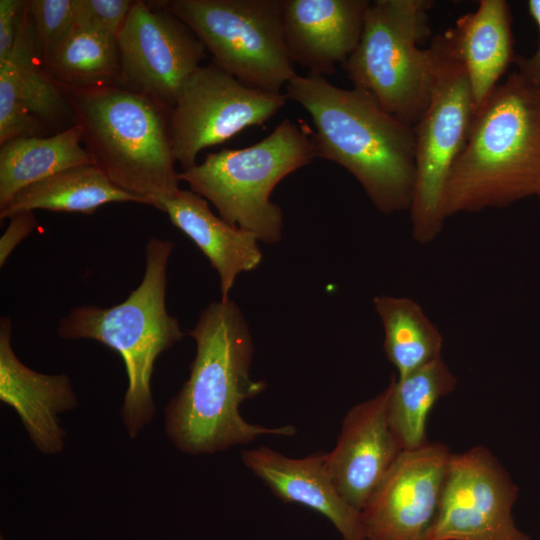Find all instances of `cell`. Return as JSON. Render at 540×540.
I'll use <instances>...</instances> for the list:
<instances>
[{"label":"cell","instance_id":"1","mask_svg":"<svg viewBox=\"0 0 540 540\" xmlns=\"http://www.w3.org/2000/svg\"><path fill=\"white\" fill-rule=\"evenodd\" d=\"M196 344L188 379L165 408L166 432L191 455L211 454L262 435L292 436V425L265 427L246 421L239 408L266 388L253 380L254 345L248 323L229 297L211 302L189 332Z\"/></svg>","mask_w":540,"mask_h":540},{"label":"cell","instance_id":"2","mask_svg":"<svg viewBox=\"0 0 540 540\" xmlns=\"http://www.w3.org/2000/svg\"><path fill=\"white\" fill-rule=\"evenodd\" d=\"M285 91L311 116L316 158L344 167L381 213L409 211L415 183L413 126L369 93L339 88L321 75L296 74Z\"/></svg>","mask_w":540,"mask_h":540},{"label":"cell","instance_id":"3","mask_svg":"<svg viewBox=\"0 0 540 540\" xmlns=\"http://www.w3.org/2000/svg\"><path fill=\"white\" fill-rule=\"evenodd\" d=\"M540 197V85L516 70L475 113L448 176L445 220Z\"/></svg>","mask_w":540,"mask_h":540},{"label":"cell","instance_id":"4","mask_svg":"<svg viewBox=\"0 0 540 540\" xmlns=\"http://www.w3.org/2000/svg\"><path fill=\"white\" fill-rule=\"evenodd\" d=\"M58 87L94 165L121 189L162 210L163 201L180 191L170 143L171 109L118 84Z\"/></svg>","mask_w":540,"mask_h":540},{"label":"cell","instance_id":"5","mask_svg":"<svg viewBox=\"0 0 540 540\" xmlns=\"http://www.w3.org/2000/svg\"><path fill=\"white\" fill-rule=\"evenodd\" d=\"M173 242L156 237L145 248V272L139 286L121 303L103 308L77 306L63 317V339H92L121 356L128 378L121 417L134 438L151 421L155 407L151 392L154 364L184 333L166 308L167 266Z\"/></svg>","mask_w":540,"mask_h":540},{"label":"cell","instance_id":"6","mask_svg":"<svg viewBox=\"0 0 540 540\" xmlns=\"http://www.w3.org/2000/svg\"><path fill=\"white\" fill-rule=\"evenodd\" d=\"M314 158L311 135L284 119L251 146L210 153L202 163L180 172L179 180L211 202L223 220L274 244L282 238L283 213L270 200L271 193Z\"/></svg>","mask_w":540,"mask_h":540},{"label":"cell","instance_id":"7","mask_svg":"<svg viewBox=\"0 0 540 540\" xmlns=\"http://www.w3.org/2000/svg\"><path fill=\"white\" fill-rule=\"evenodd\" d=\"M430 0H376L366 12L360 41L342 65L353 87L414 126L427 108L433 57L419 44L429 34Z\"/></svg>","mask_w":540,"mask_h":540},{"label":"cell","instance_id":"8","mask_svg":"<svg viewBox=\"0 0 540 540\" xmlns=\"http://www.w3.org/2000/svg\"><path fill=\"white\" fill-rule=\"evenodd\" d=\"M213 62L243 84L269 93L297 73L283 30L282 0H169Z\"/></svg>","mask_w":540,"mask_h":540},{"label":"cell","instance_id":"9","mask_svg":"<svg viewBox=\"0 0 540 540\" xmlns=\"http://www.w3.org/2000/svg\"><path fill=\"white\" fill-rule=\"evenodd\" d=\"M430 50L433 78L429 103L413 126L415 183L409 209L412 236L421 244L434 241L443 229L446 182L475 115L466 71L444 34L434 38Z\"/></svg>","mask_w":540,"mask_h":540},{"label":"cell","instance_id":"10","mask_svg":"<svg viewBox=\"0 0 540 540\" xmlns=\"http://www.w3.org/2000/svg\"><path fill=\"white\" fill-rule=\"evenodd\" d=\"M288 99L249 87L214 62L199 66L182 86L171 109L172 154L183 170L200 151L222 144L250 126L264 124Z\"/></svg>","mask_w":540,"mask_h":540},{"label":"cell","instance_id":"11","mask_svg":"<svg viewBox=\"0 0 540 540\" xmlns=\"http://www.w3.org/2000/svg\"><path fill=\"white\" fill-rule=\"evenodd\" d=\"M117 44L118 85L170 109L206 55L205 46L190 27L158 1L155 6L134 1Z\"/></svg>","mask_w":540,"mask_h":540},{"label":"cell","instance_id":"12","mask_svg":"<svg viewBox=\"0 0 540 540\" xmlns=\"http://www.w3.org/2000/svg\"><path fill=\"white\" fill-rule=\"evenodd\" d=\"M518 488L483 446L452 453L430 540H531L515 524Z\"/></svg>","mask_w":540,"mask_h":540},{"label":"cell","instance_id":"13","mask_svg":"<svg viewBox=\"0 0 540 540\" xmlns=\"http://www.w3.org/2000/svg\"><path fill=\"white\" fill-rule=\"evenodd\" d=\"M451 456L439 442L403 450L361 511L366 540H430Z\"/></svg>","mask_w":540,"mask_h":540},{"label":"cell","instance_id":"14","mask_svg":"<svg viewBox=\"0 0 540 540\" xmlns=\"http://www.w3.org/2000/svg\"><path fill=\"white\" fill-rule=\"evenodd\" d=\"M391 388L390 380L376 396L352 407L343 419L334 449L326 453L336 489L360 512L403 451L388 418Z\"/></svg>","mask_w":540,"mask_h":540},{"label":"cell","instance_id":"15","mask_svg":"<svg viewBox=\"0 0 540 540\" xmlns=\"http://www.w3.org/2000/svg\"><path fill=\"white\" fill-rule=\"evenodd\" d=\"M68 114L66 98L42 66L25 2L14 45L0 60V145L40 136L43 124L57 125Z\"/></svg>","mask_w":540,"mask_h":540},{"label":"cell","instance_id":"16","mask_svg":"<svg viewBox=\"0 0 540 540\" xmlns=\"http://www.w3.org/2000/svg\"><path fill=\"white\" fill-rule=\"evenodd\" d=\"M368 0H282L283 30L294 63L326 76L343 65L363 31Z\"/></svg>","mask_w":540,"mask_h":540},{"label":"cell","instance_id":"17","mask_svg":"<svg viewBox=\"0 0 540 540\" xmlns=\"http://www.w3.org/2000/svg\"><path fill=\"white\" fill-rule=\"evenodd\" d=\"M12 322L0 321V400L13 408L36 448L47 455L62 451L66 432L60 413L77 406L67 374L47 375L24 365L11 344Z\"/></svg>","mask_w":540,"mask_h":540},{"label":"cell","instance_id":"18","mask_svg":"<svg viewBox=\"0 0 540 540\" xmlns=\"http://www.w3.org/2000/svg\"><path fill=\"white\" fill-rule=\"evenodd\" d=\"M243 464L285 503L308 507L325 516L344 540H366L362 514L336 489L326 453L291 458L266 446L247 449Z\"/></svg>","mask_w":540,"mask_h":540},{"label":"cell","instance_id":"19","mask_svg":"<svg viewBox=\"0 0 540 540\" xmlns=\"http://www.w3.org/2000/svg\"><path fill=\"white\" fill-rule=\"evenodd\" d=\"M444 35L466 71L476 113L514 60L509 5L505 0H481Z\"/></svg>","mask_w":540,"mask_h":540},{"label":"cell","instance_id":"20","mask_svg":"<svg viewBox=\"0 0 540 540\" xmlns=\"http://www.w3.org/2000/svg\"><path fill=\"white\" fill-rule=\"evenodd\" d=\"M171 223L188 236L217 271L221 298L229 293L237 276L254 270L262 261L257 237L216 216L208 201L191 190H181L162 203Z\"/></svg>","mask_w":540,"mask_h":540},{"label":"cell","instance_id":"21","mask_svg":"<svg viewBox=\"0 0 540 540\" xmlns=\"http://www.w3.org/2000/svg\"><path fill=\"white\" fill-rule=\"evenodd\" d=\"M113 202L149 203L114 184L96 165L69 168L20 190L4 207L0 218L43 209L53 212L93 214Z\"/></svg>","mask_w":540,"mask_h":540},{"label":"cell","instance_id":"22","mask_svg":"<svg viewBox=\"0 0 540 540\" xmlns=\"http://www.w3.org/2000/svg\"><path fill=\"white\" fill-rule=\"evenodd\" d=\"M94 165L73 124L50 137H19L0 145V208L23 188L63 170Z\"/></svg>","mask_w":540,"mask_h":540},{"label":"cell","instance_id":"23","mask_svg":"<svg viewBox=\"0 0 540 540\" xmlns=\"http://www.w3.org/2000/svg\"><path fill=\"white\" fill-rule=\"evenodd\" d=\"M373 304L384 329V351L397 378L441 357L443 336L415 300L378 295Z\"/></svg>","mask_w":540,"mask_h":540},{"label":"cell","instance_id":"24","mask_svg":"<svg viewBox=\"0 0 540 540\" xmlns=\"http://www.w3.org/2000/svg\"><path fill=\"white\" fill-rule=\"evenodd\" d=\"M388 418L403 450L428 443L426 424L434 405L451 393L457 379L442 356L402 378L391 377Z\"/></svg>","mask_w":540,"mask_h":540},{"label":"cell","instance_id":"25","mask_svg":"<svg viewBox=\"0 0 540 540\" xmlns=\"http://www.w3.org/2000/svg\"><path fill=\"white\" fill-rule=\"evenodd\" d=\"M41 62L56 85L72 88L118 84L121 72L117 39L78 25Z\"/></svg>","mask_w":540,"mask_h":540},{"label":"cell","instance_id":"26","mask_svg":"<svg viewBox=\"0 0 540 540\" xmlns=\"http://www.w3.org/2000/svg\"><path fill=\"white\" fill-rule=\"evenodd\" d=\"M26 7L42 59L74 27L75 0H28Z\"/></svg>","mask_w":540,"mask_h":540},{"label":"cell","instance_id":"27","mask_svg":"<svg viewBox=\"0 0 540 540\" xmlns=\"http://www.w3.org/2000/svg\"><path fill=\"white\" fill-rule=\"evenodd\" d=\"M133 4L130 0H75V25L117 39Z\"/></svg>","mask_w":540,"mask_h":540},{"label":"cell","instance_id":"28","mask_svg":"<svg viewBox=\"0 0 540 540\" xmlns=\"http://www.w3.org/2000/svg\"><path fill=\"white\" fill-rule=\"evenodd\" d=\"M25 2L0 0V60L7 57L14 45L25 10Z\"/></svg>","mask_w":540,"mask_h":540},{"label":"cell","instance_id":"29","mask_svg":"<svg viewBox=\"0 0 540 540\" xmlns=\"http://www.w3.org/2000/svg\"><path fill=\"white\" fill-rule=\"evenodd\" d=\"M8 228L0 241V264L5 263L11 251L17 244L27 237L37 226L36 218L32 211L13 215Z\"/></svg>","mask_w":540,"mask_h":540},{"label":"cell","instance_id":"30","mask_svg":"<svg viewBox=\"0 0 540 540\" xmlns=\"http://www.w3.org/2000/svg\"><path fill=\"white\" fill-rule=\"evenodd\" d=\"M527 7L539 29L540 35V0H529ZM518 71L529 80L540 85V40L535 53L529 58L519 57L516 60Z\"/></svg>","mask_w":540,"mask_h":540}]
</instances>
